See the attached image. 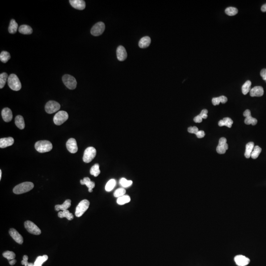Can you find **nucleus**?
<instances>
[{
	"instance_id": "nucleus-1",
	"label": "nucleus",
	"mask_w": 266,
	"mask_h": 266,
	"mask_svg": "<svg viewBox=\"0 0 266 266\" xmlns=\"http://www.w3.org/2000/svg\"><path fill=\"white\" fill-rule=\"evenodd\" d=\"M34 187V185L31 182H25L17 185L14 187L13 192L16 194H21L28 192Z\"/></svg>"
},
{
	"instance_id": "nucleus-2",
	"label": "nucleus",
	"mask_w": 266,
	"mask_h": 266,
	"mask_svg": "<svg viewBox=\"0 0 266 266\" xmlns=\"http://www.w3.org/2000/svg\"><path fill=\"white\" fill-rule=\"evenodd\" d=\"M35 148L37 151L40 153H45L50 151L52 149V143L48 141L44 140L37 141L35 145Z\"/></svg>"
},
{
	"instance_id": "nucleus-3",
	"label": "nucleus",
	"mask_w": 266,
	"mask_h": 266,
	"mask_svg": "<svg viewBox=\"0 0 266 266\" xmlns=\"http://www.w3.org/2000/svg\"><path fill=\"white\" fill-rule=\"evenodd\" d=\"M8 86L11 89L14 91H19L21 88V83L17 75L11 74L8 79Z\"/></svg>"
},
{
	"instance_id": "nucleus-4",
	"label": "nucleus",
	"mask_w": 266,
	"mask_h": 266,
	"mask_svg": "<svg viewBox=\"0 0 266 266\" xmlns=\"http://www.w3.org/2000/svg\"><path fill=\"white\" fill-rule=\"evenodd\" d=\"M64 84L69 89L74 90L76 88L77 81L75 78L70 75H65L62 78Z\"/></svg>"
},
{
	"instance_id": "nucleus-5",
	"label": "nucleus",
	"mask_w": 266,
	"mask_h": 266,
	"mask_svg": "<svg viewBox=\"0 0 266 266\" xmlns=\"http://www.w3.org/2000/svg\"><path fill=\"white\" fill-rule=\"evenodd\" d=\"M90 202L87 200L81 201L77 206L75 210V216L78 218L81 216L89 207Z\"/></svg>"
},
{
	"instance_id": "nucleus-6",
	"label": "nucleus",
	"mask_w": 266,
	"mask_h": 266,
	"mask_svg": "<svg viewBox=\"0 0 266 266\" xmlns=\"http://www.w3.org/2000/svg\"><path fill=\"white\" fill-rule=\"evenodd\" d=\"M96 150L93 147L87 148L83 154V160L85 163H89L92 161L96 155Z\"/></svg>"
},
{
	"instance_id": "nucleus-7",
	"label": "nucleus",
	"mask_w": 266,
	"mask_h": 266,
	"mask_svg": "<svg viewBox=\"0 0 266 266\" xmlns=\"http://www.w3.org/2000/svg\"><path fill=\"white\" fill-rule=\"evenodd\" d=\"M69 115L67 112L65 111H60L55 115L53 118V121L56 125H61L67 121Z\"/></svg>"
},
{
	"instance_id": "nucleus-8",
	"label": "nucleus",
	"mask_w": 266,
	"mask_h": 266,
	"mask_svg": "<svg viewBox=\"0 0 266 266\" xmlns=\"http://www.w3.org/2000/svg\"><path fill=\"white\" fill-rule=\"evenodd\" d=\"M60 107V105L58 102L54 101H49L45 105V109L47 113L52 114L59 111Z\"/></svg>"
},
{
	"instance_id": "nucleus-9",
	"label": "nucleus",
	"mask_w": 266,
	"mask_h": 266,
	"mask_svg": "<svg viewBox=\"0 0 266 266\" xmlns=\"http://www.w3.org/2000/svg\"><path fill=\"white\" fill-rule=\"evenodd\" d=\"M24 226L26 229L30 233L36 235H39L42 233L40 228H38L36 224L31 221L28 220L25 222Z\"/></svg>"
},
{
	"instance_id": "nucleus-10",
	"label": "nucleus",
	"mask_w": 266,
	"mask_h": 266,
	"mask_svg": "<svg viewBox=\"0 0 266 266\" xmlns=\"http://www.w3.org/2000/svg\"><path fill=\"white\" fill-rule=\"evenodd\" d=\"M105 25L102 22L97 23L93 26L91 30V34L94 36H100L104 32Z\"/></svg>"
},
{
	"instance_id": "nucleus-11",
	"label": "nucleus",
	"mask_w": 266,
	"mask_h": 266,
	"mask_svg": "<svg viewBox=\"0 0 266 266\" xmlns=\"http://www.w3.org/2000/svg\"><path fill=\"white\" fill-rule=\"evenodd\" d=\"M229 146L227 144L226 138H221L219 141L218 145L216 148V151L219 154H222L225 153L227 150H228Z\"/></svg>"
},
{
	"instance_id": "nucleus-12",
	"label": "nucleus",
	"mask_w": 266,
	"mask_h": 266,
	"mask_svg": "<svg viewBox=\"0 0 266 266\" xmlns=\"http://www.w3.org/2000/svg\"><path fill=\"white\" fill-rule=\"evenodd\" d=\"M66 147L70 153H75L78 151L77 141L75 138H70L66 143Z\"/></svg>"
},
{
	"instance_id": "nucleus-13",
	"label": "nucleus",
	"mask_w": 266,
	"mask_h": 266,
	"mask_svg": "<svg viewBox=\"0 0 266 266\" xmlns=\"http://www.w3.org/2000/svg\"><path fill=\"white\" fill-rule=\"evenodd\" d=\"M234 262L238 266H245L249 264L250 259L245 256L238 255L236 256L234 258Z\"/></svg>"
},
{
	"instance_id": "nucleus-14",
	"label": "nucleus",
	"mask_w": 266,
	"mask_h": 266,
	"mask_svg": "<svg viewBox=\"0 0 266 266\" xmlns=\"http://www.w3.org/2000/svg\"><path fill=\"white\" fill-rule=\"evenodd\" d=\"M243 115L245 117L244 123L246 125H250V124H252V125H256L257 123V120L256 119L252 117L250 110L246 109V111L244 112Z\"/></svg>"
},
{
	"instance_id": "nucleus-15",
	"label": "nucleus",
	"mask_w": 266,
	"mask_h": 266,
	"mask_svg": "<svg viewBox=\"0 0 266 266\" xmlns=\"http://www.w3.org/2000/svg\"><path fill=\"white\" fill-rule=\"evenodd\" d=\"M9 233L10 236L17 243L20 244H23V238L22 236H21V234L19 233L18 231H17L14 228H12L9 230Z\"/></svg>"
},
{
	"instance_id": "nucleus-16",
	"label": "nucleus",
	"mask_w": 266,
	"mask_h": 266,
	"mask_svg": "<svg viewBox=\"0 0 266 266\" xmlns=\"http://www.w3.org/2000/svg\"><path fill=\"white\" fill-rule=\"evenodd\" d=\"M69 2L71 6L75 9L83 10L85 8V2L83 0H70Z\"/></svg>"
},
{
	"instance_id": "nucleus-17",
	"label": "nucleus",
	"mask_w": 266,
	"mask_h": 266,
	"mask_svg": "<svg viewBox=\"0 0 266 266\" xmlns=\"http://www.w3.org/2000/svg\"><path fill=\"white\" fill-rule=\"evenodd\" d=\"M116 55L117 59L120 61H123L125 60L127 57V53L125 48L123 46H118L116 50Z\"/></svg>"
},
{
	"instance_id": "nucleus-18",
	"label": "nucleus",
	"mask_w": 266,
	"mask_h": 266,
	"mask_svg": "<svg viewBox=\"0 0 266 266\" xmlns=\"http://www.w3.org/2000/svg\"><path fill=\"white\" fill-rule=\"evenodd\" d=\"M2 116L3 117V120L6 122H9L12 120V113L10 108H5L2 111Z\"/></svg>"
},
{
	"instance_id": "nucleus-19",
	"label": "nucleus",
	"mask_w": 266,
	"mask_h": 266,
	"mask_svg": "<svg viewBox=\"0 0 266 266\" xmlns=\"http://www.w3.org/2000/svg\"><path fill=\"white\" fill-rule=\"evenodd\" d=\"M15 142V140L12 137L5 138L0 139V148H7L12 145Z\"/></svg>"
},
{
	"instance_id": "nucleus-20",
	"label": "nucleus",
	"mask_w": 266,
	"mask_h": 266,
	"mask_svg": "<svg viewBox=\"0 0 266 266\" xmlns=\"http://www.w3.org/2000/svg\"><path fill=\"white\" fill-rule=\"evenodd\" d=\"M263 88L261 86H255L251 89L250 91V95L251 97H261L263 95Z\"/></svg>"
},
{
	"instance_id": "nucleus-21",
	"label": "nucleus",
	"mask_w": 266,
	"mask_h": 266,
	"mask_svg": "<svg viewBox=\"0 0 266 266\" xmlns=\"http://www.w3.org/2000/svg\"><path fill=\"white\" fill-rule=\"evenodd\" d=\"M81 185H86L88 188V191L89 192H92L93 191V189L95 187V182L92 181L89 178H85L83 179L80 181Z\"/></svg>"
},
{
	"instance_id": "nucleus-22",
	"label": "nucleus",
	"mask_w": 266,
	"mask_h": 266,
	"mask_svg": "<svg viewBox=\"0 0 266 266\" xmlns=\"http://www.w3.org/2000/svg\"><path fill=\"white\" fill-rule=\"evenodd\" d=\"M71 206V200H66L63 204H57L55 206V209L56 211H64L67 210Z\"/></svg>"
},
{
	"instance_id": "nucleus-23",
	"label": "nucleus",
	"mask_w": 266,
	"mask_h": 266,
	"mask_svg": "<svg viewBox=\"0 0 266 266\" xmlns=\"http://www.w3.org/2000/svg\"><path fill=\"white\" fill-rule=\"evenodd\" d=\"M151 43V39L149 37H143L139 42L138 45L141 48H145L149 46Z\"/></svg>"
},
{
	"instance_id": "nucleus-24",
	"label": "nucleus",
	"mask_w": 266,
	"mask_h": 266,
	"mask_svg": "<svg viewBox=\"0 0 266 266\" xmlns=\"http://www.w3.org/2000/svg\"><path fill=\"white\" fill-rule=\"evenodd\" d=\"M233 124V121L229 117H225L222 120L219 121L218 125L219 126H227L228 128H231L232 124Z\"/></svg>"
},
{
	"instance_id": "nucleus-25",
	"label": "nucleus",
	"mask_w": 266,
	"mask_h": 266,
	"mask_svg": "<svg viewBox=\"0 0 266 266\" xmlns=\"http://www.w3.org/2000/svg\"><path fill=\"white\" fill-rule=\"evenodd\" d=\"M15 124L19 129L23 130L25 127V122L23 116L21 115H18L15 119Z\"/></svg>"
},
{
	"instance_id": "nucleus-26",
	"label": "nucleus",
	"mask_w": 266,
	"mask_h": 266,
	"mask_svg": "<svg viewBox=\"0 0 266 266\" xmlns=\"http://www.w3.org/2000/svg\"><path fill=\"white\" fill-rule=\"evenodd\" d=\"M19 32L24 35L31 34L33 33V29L28 25H22L19 27Z\"/></svg>"
},
{
	"instance_id": "nucleus-27",
	"label": "nucleus",
	"mask_w": 266,
	"mask_h": 266,
	"mask_svg": "<svg viewBox=\"0 0 266 266\" xmlns=\"http://www.w3.org/2000/svg\"><path fill=\"white\" fill-rule=\"evenodd\" d=\"M254 146H254V142H248V144H246L245 153H244V156L246 158H249L251 157V154L253 151Z\"/></svg>"
},
{
	"instance_id": "nucleus-28",
	"label": "nucleus",
	"mask_w": 266,
	"mask_h": 266,
	"mask_svg": "<svg viewBox=\"0 0 266 266\" xmlns=\"http://www.w3.org/2000/svg\"><path fill=\"white\" fill-rule=\"evenodd\" d=\"M58 217L63 218H66L68 220H71L74 219V216L73 214L71 213H70V211L68 210H66V211H60L58 214Z\"/></svg>"
},
{
	"instance_id": "nucleus-29",
	"label": "nucleus",
	"mask_w": 266,
	"mask_h": 266,
	"mask_svg": "<svg viewBox=\"0 0 266 266\" xmlns=\"http://www.w3.org/2000/svg\"><path fill=\"white\" fill-rule=\"evenodd\" d=\"M18 29V24L15 19H12L9 27H8V32L10 34H15L17 32Z\"/></svg>"
},
{
	"instance_id": "nucleus-30",
	"label": "nucleus",
	"mask_w": 266,
	"mask_h": 266,
	"mask_svg": "<svg viewBox=\"0 0 266 266\" xmlns=\"http://www.w3.org/2000/svg\"><path fill=\"white\" fill-rule=\"evenodd\" d=\"M228 99L226 97L224 96L214 98L212 99V103L214 105H218L220 103L225 104L227 101Z\"/></svg>"
},
{
	"instance_id": "nucleus-31",
	"label": "nucleus",
	"mask_w": 266,
	"mask_h": 266,
	"mask_svg": "<svg viewBox=\"0 0 266 266\" xmlns=\"http://www.w3.org/2000/svg\"><path fill=\"white\" fill-rule=\"evenodd\" d=\"M131 198L128 195H124L123 196L118 198L117 203L119 205H123L130 202Z\"/></svg>"
},
{
	"instance_id": "nucleus-32",
	"label": "nucleus",
	"mask_w": 266,
	"mask_h": 266,
	"mask_svg": "<svg viewBox=\"0 0 266 266\" xmlns=\"http://www.w3.org/2000/svg\"><path fill=\"white\" fill-rule=\"evenodd\" d=\"M90 173L91 175H93L94 177H97L100 174L101 171L100 170V167L98 164H96L93 166L90 169Z\"/></svg>"
},
{
	"instance_id": "nucleus-33",
	"label": "nucleus",
	"mask_w": 266,
	"mask_h": 266,
	"mask_svg": "<svg viewBox=\"0 0 266 266\" xmlns=\"http://www.w3.org/2000/svg\"><path fill=\"white\" fill-rule=\"evenodd\" d=\"M8 75L6 73H2L0 75V88L2 89L4 87L5 83L8 81Z\"/></svg>"
},
{
	"instance_id": "nucleus-34",
	"label": "nucleus",
	"mask_w": 266,
	"mask_h": 266,
	"mask_svg": "<svg viewBox=\"0 0 266 266\" xmlns=\"http://www.w3.org/2000/svg\"><path fill=\"white\" fill-rule=\"evenodd\" d=\"M116 181L114 179L109 180L105 185V189L107 192H110L113 189L116 185Z\"/></svg>"
},
{
	"instance_id": "nucleus-35",
	"label": "nucleus",
	"mask_w": 266,
	"mask_h": 266,
	"mask_svg": "<svg viewBox=\"0 0 266 266\" xmlns=\"http://www.w3.org/2000/svg\"><path fill=\"white\" fill-rule=\"evenodd\" d=\"M48 259V256L46 255L42 256H38L35 262L34 266H42V264L47 261Z\"/></svg>"
},
{
	"instance_id": "nucleus-36",
	"label": "nucleus",
	"mask_w": 266,
	"mask_h": 266,
	"mask_svg": "<svg viewBox=\"0 0 266 266\" xmlns=\"http://www.w3.org/2000/svg\"><path fill=\"white\" fill-rule=\"evenodd\" d=\"M261 151H262V149L258 145L254 146L253 151L251 154V157L253 159H256V158H258Z\"/></svg>"
},
{
	"instance_id": "nucleus-37",
	"label": "nucleus",
	"mask_w": 266,
	"mask_h": 266,
	"mask_svg": "<svg viewBox=\"0 0 266 266\" xmlns=\"http://www.w3.org/2000/svg\"><path fill=\"white\" fill-rule=\"evenodd\" d=\"M251 82L250 81H246L242 86V92L244 95H246L251 90Z\"/></svg>"
},
{
	"instance_id": "nucleus-38",
	"label": "nucleus",
	"mask_w": 266,
	"mask_h": 266,
	"mask_svg": "<svg viewBox=\"0 0 266 266\" xmlns=\"http://www.w3.org/2000/svg\"><path fill=\"white\" fill-rule=\"evenodd\" d=\"M11 59V55L8 52L3 51L0 54V60L2 62L5 63Z\"/></svg>"
},
{
	"instance_id": "nucleus-39",
	"label": "nucleus",
	"mask_w": 266,
	"mask_h": 266,
	"mask_svg": "<svg viewBox=\"0 0 266 266\" xmlns=\"http://www.w3.org/2000/svg\"><path fill=\"white\" fill-rule=\"evenodd\" d=\"M119 184L123 188H126L132 185L133 181H128L125 178H122L120 179Z\"/></svg>"
},
{
	"instance_id": "nucleus-40",
	"label": "nucleus",
	"mask_w": 266,
	"mask_h": 266,
	"mask_svg": "<svg viewBox=\"0 0 266 266\" xmlns=\"http://www.w3.org/2000/svg\"><path fill=\"white\" fill-rule=\"evenodd\" d=\"M238 10L234 7H229L225 9V13L229 16H234L237 14Z\"/></svg>"
},
{
	"instance_id": "nucleus-41",
	"label": "nucleus",
	"mask_w": 266,
	"mask_h": 266,
	"mask_svg": "<svg viewBox=\"0 0 266 266\" xmlns=\"http://www.w3.org/2000/svg\"><path fill=\"white\" fill-rule=\"evenodd\" d=\"M3 255L5 258H7L9 261L15 259V254L13 252L10 251H7L3 253Z\"/></svg>"
},
{
	"instance_id": "nucleus-42",
	"label": "nucleus",
	"mask_w": 266,
	"mask_h": 266,
	"mask_svg": "<svg viewBox=\"0 0 266 266\" xmlns=\"http://www.w3.org/2000/svg\"><path fill=\"white\" fill-rule=\"evenodd\" d=\"M126 193V190L124 188H120L117 189L114 193V196L115 197L119 198L125 195Z\"/></svg>"
},
{
	"instance_id": "nucleus-43",
	"label": "nucleus",
	"mask_w": 266,
	"mask_h": 266,
	"mask_svg": "<svg viewBox=\"0 0 266 266\" xmlns=\"http://www.w3.org/2000/svg\"><path fill=\"white\" fill-rule=\"evenodd\" d=\"M188 131L189 133H191V134H195L196 135V133L199 131V130L197 127H190L188 128Z\"/></svg>"
},
{
	"instance_id": "nucleus-44",
	"label": "nucleus",
	"mask_w": 266,
	"mask_h": 266,
	"mask_svg": "<svg viewBox=\"0 0 266 266\" xmlns=\"http://www.w3.org/2000/svg\"><path fill=\"white\" fill-rule=\"evenodd\" d=\"M196 135L197 137L198 138H203L204 137V136H205V133H204V131H199L196 133Z\"/></svg>"
},
{
	"instance_id": "nucleus-45",
	"label": "nucleus",
	"mask_w": 266,
	"mask_h": 266,
	"mask_svg": "<svg viewBox=\"0 0 266 266\" xmlns=\"http://www.w3.org/2000/svg\"><path fill=\"white\" fill-rule=\"evenodd\" d=\"M202 120H203V118L200 115H198L194 118V121L196 123L202 122Z\"/></svg>"
},
{
	"instance_id": "nucleus-46",
	"label": "nucleus",
	"mask_w": 266,
	"mask_h": 266,
	"mask_svg": "<svg viewBox=\"0 0 266 266\" xmlns=\"http://www.w3.org/2000/svg\"><path fill=\"white\" fill-rule=\"evenodd\" d=\"M261 77L263 78V79L266 82V69H264L262 70L260 73Z\"/></svg>"
},
{
	"instance_id": "nucleus-47",
	"label": "nucleus",
	"mask_w": 266,
	"mask_h": 266,
	"mask_svg": "<svg viewBox=\"0 0 266 266\" xmlns=\"http://www.w3.org/2000/svg\"><path fill=\"white\" fill-rule=\"evenodd\" d=\"M208 111L207 109H204L202 110V111L201 112L200 114L199 115L201 116H202L203 115H208Z\"/></svg>"
},
{
	"instance_id": "nucleus-48",
	"label": "nucleus",
	"mask_w": 266,
	"mask_h": 266,
	"mask_svg": "<svg viewBox=\"0 0 266 266\" xmlns=\"http://www.w3.org/2000/svg\"><path fill=\"white\" fill-rule=\"evenodd\" d=\"M21 264H22V265H24L25 266H28V264H29V263H28L27 260H23L22 262H21Z\"/></svg>"
},
{
	"instance_id": "nucleus-49",
	"label": "nucleus",
	"mask_w": 266,
	"mask_h": 266,
	"mask_svg": "<svg viewBox=\"0 0 266 266\" xmlns=\"http://www.w3.org/2000/svg\"><path fill=\"white\" fill-rule=\"evenodd\" d=\"M16 260L13 259L11 261H9V263L10 265H12V266H13V265H15V264L16 263Z\"/></svg>"
},
{
	"instance_id": "nucleus-50",
	"label": "nucleus",
	"mask_w": 266,
	"mask_h": 266,
	"mask_svg": "<svg viewBox=\"0 0 266 266\" xmlns=\"http://www.w3.org/2000/svg\"><path fill=\"white\" fill-rule=\"evenodd\" d=\"M261 11H262L263 12H266V4L264 5H262V7H261Z\"/></svg>"
},
{
	"instance_id": "nucleus-51",
	"label": "nucleus",
	"mask_w": 266,
	"mask_h": 266,
	"mask_svg": "<svg viewBox=\"0 0 266 266\" xmlns=\"http://www.w3.org/2000/svg\"><path fill=\"white\" fill-rule=\"evenodd\" d=\"M23 259L24 260H27L28 261V257L27 255H24L23 257Z\"/></svg>"
},
{
	"instance_id": "nucleus-52",
	"label": "nucleus",
	"mask_w": 266,
	"mask_h": 266,
	"mask_svg": "<svg viewBox=\"0 0 266 266\" xmlns=\"http://www.w3.org/2000/svg\"><path fill=\"white\" fill-rule=\"evenodd\" d=\"M201 117H202V118L203 119H207V117H208V115H202V116H201Z\"/></svg>"
},
{
	"instance_id": "nucleus-53",
	"label": "nucleus",
	"mask_w": 266,
	"mask_h": 266,
	"mask_svg": "<svg viewBox=\"0 0 266 266\" xmlns=\"http://www.w3.org/2000/svg\"><path fill=\"white\" fill-rule=\"evenodd\" d=\"M28 266H34V264L29 263Z\"/></svg>"
},
{
	"instance_id": "nucleus-54",
	"label": "nucleus",
	"mask_w": 266,
	"mask_h": 266,
	"mask_svg": "<svg viewBox=\"0 0 266 266\" xmlns=\"http://www.w3.org/2000/svg\"><path fill=\"white\" fill-rule=\"evenodd\" d=\"M2 170H0V180L2 178Z\"/></svg>"
}]
</instances>
